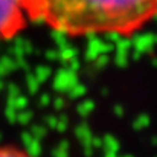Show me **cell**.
<instances>
[{"instance_id": "obj_1", "label": "cell", "mask_w": 157, "mask_h": 157, "mask_svg": "<svg viewBox=\"0 0 157 157\" xmlns=\"http://www.w3.org/2000/svg\"><path fill=\"white\" fill-rule=\"evenodd\" d=\"M26 8L32 21L69 37H128L157 15V0H26Z\"/></svg>"}, {"instance_id": "obj_2", "label": "cell", "mask_w": 157, "mask_h": 157, "mask_svg": "<svg viewBox=\"0 0 157 157\" xmlns=\"http://www.w3.org/2000/svg\"><path fill=\"white\" fill-rule=\"evenodd\" d=\"M29 20L26 0H0V41L14 38Z\"/></svg>"}, {"instance_id": "obj_3", "label": "cell", "mask_w": 157, "mask_h": 157, "mask_svg": "<svg viewBox=\"0 0 157 157\" xmlns=\"http://www.w3.org/2000/svg\"><path fill=\"white\" fill-rule=\"evenodd\" d=\"M0 157H32L15 147H0Z\"/></svg>"}]
</instances>
